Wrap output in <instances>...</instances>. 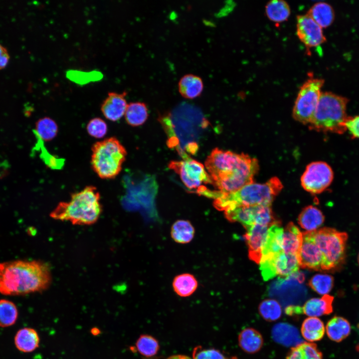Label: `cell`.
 Instances as JSON below:
<instances>
[{"label":"cell","instance_id":"obj_1","mask_svg":"<svg viewBox=\"0 0 359 359\" xmlns=\"http://www.w3.org/2000/svg\"><path fill=\"white\" fill-rule=\"evenodd\" d=\"M205 166L212 185L221 193L232 192L253 182L259 170L255 158L218 148L208 156Z\"/></svg>","mask_w":359,"mask_h":359},{"label":"cell","instance_id":"obj_2","mask_svg":"<svg viewBox=\"0 0 359 359\" xmlns=\"http://www.w3.org/2000/svg\"><path fill=\"white\" fill-rule=\"evenodd\" d=\"M51 281L49 267L37 260L0 263V293L22 295L46 289Z\"/></svg>","mask_w":359,"mask_h":359},{"label":"cell","instance_id":"obj_3","mask_svg":"<svg viewBox=\"0 0 359 359\" xmlns=\"http://www.w3.org/2000/svg\"><path fill=\"white\" fill-rule=\"evenodd\" d=\"M97 188L88 185L71 195L67 201L59 202L51 212L53 219L68 221L75 225H91L99 219L102 206Z\"/></svg>","mask_w":359,"mask_h":359},{"label":"cell","instance_id":"obj_4","mask_svg":"<svg viewBox=\"0 0 359 359\" xmlns=\"http://www.w3.org/2000/svg\"><path fill=\"white\" fill-rule=\"evenodd\" d=\"M282 188L280 180L273 177L264 183L253 182L230 193L213 191L212 197L214 198V206L220 210L238 206L271 205Z\"/></svg>","mask_w":359,"mask_h":359},{"label":"cell","instance_id":"obj_5","mask_svg":"<svg viewBox=\"0 0 359 359\" xmlns=\"http://www.w3.org/2000/svg\"><path fill=\"white\" fill-rule=\"evenodd\" d=\"M349 100L332 92H322L310 123V129L342 134L347 131L346 114Z\"/></svg>","mask_w":359,"mask_h":359},{"label":"cell","instance_id":"obj_6","mask_svg":"<svg viewBox=\"0 0 359 359\" xmlns=\"http://www.w3.org/2000/svg\"><path fill=\"white\" fill-rule=\"evenodd\" d=\"M92 170L102 179H113L121 171L127 151L116 137L98 141L91 148Z\"/></svg>","mask_w":359,"mask_h":359},{"label":"cell","instance_id":"obj_7","mask_svg":"<svg viewBox=\"0 0 359 359\" xmlns=\"http://www.w3.org/2000/svg\"><path fill=\"white\" fill-rule=\"evenodd\" d=\"M309 232L323 254L322 270L335 269L341 266L346 257L347 233L329 227Z\"/></svg>","mask_w":359,"mask_h":359},{"label":"cell","instance_id":"obj_8","mask_svg":"<svg viewBox=\"0 0 359 359\" xmlns=\"http://www.w3.org/2000/svg\"><path fill=\"white\" fill-rule=\"evenodd\" d=\"M324 80L312 75L302 85L293 109L294 119L303 124H309L316 111L322 93Z\"/></svg>","mask_w":359,"mask_h":359},{"label":"cell","instance_id":"obj_9","mask_svg":"<svg viewBox=\"0 0 359 359\" xmlns=\"http://www.w3.org/2000/svg\"><path fill=\"white\" fill-rule=\"evenodd\" d=\"M260 270L265 281L280 275L286 277L297 271L300 267L298 256L287 254L283 251L262 256Z\"/></svg>","mask_w":359,"mask_h":359},{"label":"cell","instance_id":"obj_10","mask_svg":"<svg viewBox=\"0 0 359 359\" xmlns=\"http://www.w3.org/2000/svg\"><path fill=\"white\" fill-rule=\"evenodd\" d=\"M169 167L179 175L187 187L196 189L198 193L207 188L202 184L212 185L211 179L204 166L190 158L182 161H171Z\"/></svg>","mask_w":359,"mask_h":359},{"label":"cell","instance_id":"obj_11","mask_svg":"<svg viewBox=\"0 0 359 359\" xmlns=\"http://www.w3.org/2000/svg\"><path fill=\"white\" fill-rule=\"evenodd\" d=\"M304 275L297 272L286 277L278 278L270 288V294L277 297L283 303H295L302 301L306 296L307 290L303 285Z\"/></svg>","mask_w":359,"mask_h":359},{"label":"cell","instance_id":"obj_12","mask_svg":"<svg viewBox=\"0 0 359 359\" xmlns=\"http://www.w3.org/2000/svg\"><path fill=\"white\" fill-rule=\"evenodd\" d=\"M334 173L331 167L323 161L309 164L302 175L301 183L303 188L312 194H319L331 184Z\"/></svg>","mask_w":359,"mask_h":359},{"label":"cell","instance_id":"obj_13","mask_svg":"<svg viewBox=\"0 0 359 359\" xmlns=\"http://www.w3.org/2000/svg\"><path fill=\"white\" fill-rule=\"evenodd\" d=\"M296 34L307 49L319 46L326 41L322 28L307 13L297 15Z\"/></svg>","mask_w":359,"mask_h":359},{"label":"cell","instance_id":"obj_14","mask_svg":"<svg viewBox=\"0 0 359 359\" xmlns=\"http://www.w3.org/2000/svg\"><path fill=\"white\" fill-rule=\"evenodd\" d=\"M303 241L298 254L300 267L315 270H322L323 254L309 232L302 233Z\"/></svg>","mask_w":359,"mask_h":359},{"label":"cell","instance_id":"obj_15","mask_svg":"<svg viewBox=\"0 0 359 359\" xmlns=\"http://www.w3.org/2000/svg\"><path fill=\"white\" fill-rule=\"evenodd\" d=\"M268 227L256 223L247 229L245 235L248 246L249 258L259 263L262 257V251L265 242Z\"/></svg>","mask_w":359,"mask_h":359},{"label":"cell","instance_id":"obj_16","mask_svg":"<svg viewBox=\"0 0 359 359\" xmlns=\"http://www.w3.org/2000/svg\"><path fill=\"white\" fill-rule=\"evenodd\" d=\"M127 93H108V96L101 106V111L108 120L115 122L124 115L128 104L126 99Z\"/></svg>","mask_w":359,"mask_h":359},{"label":"cell","instance_id":"obj_17","mask_svg":"<svg viewBox=\"0 0 359 359\" xmlns=\"http://www.w3.org/2000/svg\"><path fill=\"white\" fill-rule=\"evenodd\" d=\"M271 336L275 342L287 347H293L302 342L298 330L287 323L275 324L271 330Z\"/></svg>","mask_w":359,"mask_h":359},{"label":"cell","instance_id":"obj_18","mask_svg":"<svg viewBox=\"0 0 359 359\" xmlns=\"http://www.w3.org/2000/svg\"><path fill=\"white\" fill-rule=\"evenodd\" d=\"M334 297L325 295L321 298H313L307 300L301 308V312L309 317H317L329 315L333 312Z\"/></svg>","mask_w":359,"mask_h":359},{"label":"cell","instance_id":"obj_19","mask_svg":"<svg viewBox=\"0 0 359 359\" xmlns=\"http://www.w3.org/2000/svg\"><path fill=\"white\" fill-rule=\"evenodd\" d=\"M240 348L248 354L258 352L262 348L264 340L261 333L253 328L242 330L238 337Z\"/></svg>","mask_w":359,"mask_h":359},{"label":"cell","instance_id":"obj_20","mask_svg":"<svg viewBox=\"0 0 359 359\" xmlns=\"http://www.w3.org/2000/svg\"><path fill=\"white\" fill-rule=\"evenodd\" d=\"M14 342L17 349L23 353H30L38 348L40 339L37 331L31 328H23L16 333Z\"/></svg>","mask_w":359,"mask_h":359},{"label":"cell","instance_id":"obj_21","mask_svg":"<svg viewBox=\"0 0 359 359\" xmlns=\"http://www.w3.org/2000/svg\"><path fill=\"white\" fill-rule=\"evenodd\" d=\"M303 241V234L293 223H289L283 231V251L287 254H298Z\"/></svg>","mask_w":359,"mask_h":359},{"label":"cell","instance_id":"obj_22","mask_svg":"<svg viewBox=\"0 0 359 359\" xmlns=\"http://www.w3.org/2000/svg\"><path fill=\"white\" fill-rule=\"evenodd\" d=\"M179 91L180 95L186 99H194L199 96L203 89L201 78L192 74L183 76L178 83Z\"/></svg>","mask_w":359,"mask_h":359},{"label":"cell","instance_id":"obj_23","mask_svg":"<svg viewBox=\"0 0 359 359\" xmlns=\"http://www.w3.org/2000/svg\"><path fill=\"white\" fill-rule=\"evenodd\" d=\"M325 217L322 211L317 207L309 205L304 208L298 217V222L307 232L318 230L324 221Z\"/></svg>","mask_w":359,"mask_h":359},{"label":"cell","instance_id":"obj_24","mask_svg":"<svg viewBox=\"0 0 359 359\" xmlns=\"http://www.w3.org/2000/svg\"><path fill=\"white\" fill-rule=\"evenodd\" d=\"M325 329L330 340L336 342H340L349 336L351 332V326L349 322L345 318L335 316L328 322Z\"/></svg>","mask_w":359,"mask_h":359},{"label":"cell","instance_id":"obj_25","mask_svg":"<svg viewBox=\"0 0 359 359\" xmlns=\"http://www.w3.org/2000/svg\"><path fill=\"white\" fill-rule=\"evenodd\" d=\"M257 205L238 206L224 211L226 218L241 223L247 229L255 223Z\"/></svg>","mask_w":359,"mask_h":359},{"label":"cell","instance_id":"obj_26","mask_svg":"<svg viewBox=\"0 0 359 359\" xmlns=\"http://www.w3.org/2000/svg\"><path fill=\"white\" fill-rule=\"evenodd\" d=\"M307 13L322 28L329 26L335 19L333 7L325 2H319L314 4Z\"/></svg>","mask_w":359,"mask_h":359},{"label":"cell","instance_id":"obj_27","mask_svg":"<svg viewBox=\"0 0 359 359\" xmlns=\"http://www.w3.org/2000/svg\"><path fill=\"white\" fill-rule=\"evenodd\" d=\"M325 332L324 324L319 318L309 317L304 320L301 325L302 336L311 343L321 340Z\"/></svg>","mask_w":359,"mask_h":359},{"label":"cell","instance_id":"obj_28","mask_svg":"<svg viewBox=\"0 0 359 359\" xmlns=\"http://www.w3.org/2000/svg\"><path fill=\"white\" fill-rule=\"evenodd\" d=\"M286 359H323V358L315 344L303 342L291 348Z\"/></svg>","mask_w":359,"mask_h":359},{"label":"cell","instance_id":"obj_29","mask_svg":"<svg viewBox=\"0 0 359 359\" xmlns=\"http://www.w3.org/2000/svg\"><path fill=\"white\" fill-rule=\"evenodd\" d=\"M284 229L278 225L271 226L268 230L266 239L262 251V256L270 253L283 251Z\"/></svg>","mask_w":359,"mask_h":359},{"label":"cell","instance_id":"obj_30","mask_svg":"<svg viewBox=\"0 0 359 359\" xmlns=\"http://www.w3.org/2000/svg\"><path fill=\"white\" fill-rule=\"evenodd\" d=\"M265 12L270 20L280 23L288 19L291 9L288 3L284 0H271L265 6Z\"/></svg>","mask_w":359,"mask_h":359},{"label":"cell","instance_id":"obj_31","mask_svg":"<svg viewBox=\"0 0 359 359\" xmlns=\"http://www.w3.org/2000/svg\"><path fill=\"white\" fill-rule=\"evenodd\" d=\"M125 118L127 123L132 126H138L144 124L148 116L146 105L140 102H132L128 104Z\"/></svg>","mask_w":359,"mask_h":359},{"label":"cell","instance_id":"obj_32","mask_svg":"<svg viewBox=\"0 0 359 359\" xmlns=\"http://www.w3.org/2000/svg\"><path fill=\"white\" fill-rule=\"evenodd\" d=\"M198 285L196 278L192 275L184 273L177 276L173 282L175 292L181 297L191 295L196 290Z\"/></svg>","mask_w":359,"mask_h":359},{"label":"cell","instance_id":"obj_33","mask_svg":"<svg viewBox=\"0 0 359 359\" xmlns=\"http://www.w3.org/2000/svg\"><path fill=\"white\" fill-rule=\"evenodd\" d=\"M194 228L191 223L185 220H178L172 225V238L177 243L189 242L194 235Z\"/></svg>","mask_w":359,"mask_h":359},{"label":"cell","instance_id":"obj_34","mask_svg":"<svg viewBox=\"0 0 359 359\" xmlns=\"http://www.w3.org/2000/svg\"><path fill=\"white\" fill-rule=\"evenodd\" d=\"M58 127L56 122L49 117H44L39 119L36 123L34 131L35 136L42 141H49L57 135Z\"/></svg>","mask_w":359,"mask_h":359},{"label":"cell","instance_id":"obj_35","mask_svg":"<svg viewBox=\"0 0 359 359\" xmlns=\"http://www.w3.org/2000/svg\"><path fill=\"white\" fill-rule=\"evenodd\" d=\"M18 310L11 301L0 300V327L5 328L14 325L18 318Z\"/></svg>","mask_w":359,"mask_h":359},{"label":"cell","instance_id":"obj_36","mask_svg":"<svg viewBox=\"0 0 359 359\" xmlns=\"http://www.w3.org/2000/svg\"><path fill=\"white\" fill-rule=\"evenodd\" d=\"M258 311L263 319L268 322H273L281 317L282 310L280 304L277 300L268 299L260 303Z\"/></svg>","mask_w":359,"mask_h":359},{"label":"cell","instance_id":"obj_37","mask_svg":"<svg viewBox=\"0 0 359 359\" xmlns=\"http://www.w3.org/2000/svg\"><path fill=\"white\" fill-rule=\"evenodd\" d=\"M309 285L321 295H328L333 287L334 278L328 274H318L311 278Z\"/></svg>","mask_w":359,"mask_h":359},{"label":"cell","instance_id":"obj_38","mask_svg":"<svg viewBox=\"0 0 359 359\" xmlns=\"http://www.w3.org/2000/svg\"><path fill=\"white\" fill-rule=\"evenodd\" d=\"M136 346L140 354L147 358L156 355L160 348L157 340L148 335H141L137 341Z\"/></svg>","mask_w":359,"mask_h":359},{"label":"cell","instance_id":"obj_39","mask_svg":"<svg viewBox=\"0 0 359 359\" xmlns=\"http://www.w3.org/2000/svg\"><path fill=\"white\" fill-rule=\"evenodd\" d=\"M271 205H258L255 217V223L271 226L273 225H278L279 222L274 217L272 213Z\"/></svg>","mask_w":359,"mask_h":359},{"label":"cell","instance_id":"obj_40","mask_svg":"<svg viewBox=\"0 0 359 359\" xmlns=\"http://www.w3.org/2000/svg\"><path fill=\"white\" fill-rule=\"evenodd\" d=\"M88 134L92 137L101 139L107 133L108 127L104 120L100 118H94L91 119L86 126Z\"/></svg>","mask_w":359,"mask_h":359},{"label":"cell","instance_id":"obj_41","mask_svg":"<svg viewBox=\"0 0 359 359\" xmlns=\"http://www.w3.org/2000/svg\"><path fill=\"white\" fill-rule=\"evenodd\" d=\"M192 358L193 359H237L236 357H226L216 349H203L200 346L193 350Z\"/></svg>","mask_w":359,"mask_h":359},{"label":"cell","instance_id":"obj_42","mask_svg":"<svg viewBox=\"0 0 359 359\" xmlns=\"http://www.w3.org/2000/svg\"><path fill=\"white\" fill-rule=\"evenodd\" d=\"M345 126L351 135L355 138H359V115L354 117H348Z\"/></svg>","mask_w":359,"mask_h":359},{"label":"cell","instance_id":"obj_43","mask_svg":"<svg viewBox=\"0 0 359 359\" xmlns=\"http://www.w3.org/2000/svg\"><path fill=\"white\" fill-rule=\"evenodd\" d=\"M9 59V55L7 49L0 44V70L7 65Z\"/></svg>","mask_w":359,"mask_h":359},{"label":"cell","instance_id":"obj_44","mask_svg":"<svg viewBox=\"0 0 359 359\" xmlns=\"http://www.w3.org/2000/svg\"><path fill=\"white\" fill-rule=\"evenodd\" d=\"M167 359H192L184 355H174L170 357Z\"/></svg>","mask_w":359,"mask_h":359},{"label":"cell","instance_id":"obj_45","mask_svg":"<svg viewBox=\"0 0 359 359\" xmlns=\"http://www.w3.org/2000/svg\"><path fill=\"white\" fill-rule=\"evenodd\" d=\"M358 263H359V253L358 255Z\"/></svg>","mask_w":359,"mask_h":359},{"label":"cell","instance_id":"obj_46","mask_svg":"<svg viewBox=\"0 0 359 359\" xmlns=\"http://www.w3.org/2000/svg\"><path fill=\"white\" fill-rule=\"evenodd\" d=\"M145 359H151L150 358H146Z\"/></svg>","mask_w":359,"mask_h":359}]
</instances>
